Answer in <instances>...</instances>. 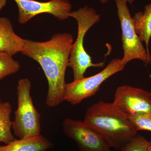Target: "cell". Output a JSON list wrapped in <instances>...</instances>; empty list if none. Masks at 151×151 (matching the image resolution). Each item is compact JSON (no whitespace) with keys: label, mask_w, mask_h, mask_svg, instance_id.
Masks as SVG:
<instances>
[{"label":"cell","mask_w":151,"mask_h":151,"mask_svg":"<svg viewBox=\"0 0 151 151\" xmlns=\"http://www.w3.org/2000/svg\"><path fill=\"white\" fill-rule=\"evenodd\" d=\"M73 44L69 33L56 34L45 42L25 40L22 53L40 65L48 81L45 103L48 107L55 108L64 101L65 71Z\"/></svg>","instance_id":"1"},{"label":"cell","mask_w":151,"mask_h":151,"mask_svg":"<svg viewBox=\"0 0 151 151\" xmlns=\"http://www.w3.org/2000/svg\"><path fill=\"white\" fill-rule=\"evenodd\" d=\"M84 122L100 135L110 147L121 150L137 134L128 116L113 103L100 100L86 110Z\"/></svg>","instance_id":"2"},{"label":"cell","mask_w":151,"mask_h":151,"mask_svg":"<svg viewBox=\"0 0 151 151\" xmlns=\"http://www.w3.org/2000/svg\"><path fill=\"white\" fill-rule=\"evenodd\" d=\"M68 15L75 19L78 24L77 37L72 45L68 65V67L73 70V81H76L84 77L89 68L105 66V62L92 63L91 57L86 52L84 46L86 33L92 26L100 21V15L94 9L85 6L77 11L70 12Z\"/></svg>","instance_id":"3"},{"label":"cell","mask_w":151,"mask_h":151,"mask_svg":"<svg viewBox=\"0 0 151 151\" xmlns=\"http://www.w3.org/2000/svg\"><path fill=\"white\" fill-rule=\"evenodd\" d=\"M31 89L29 79L23 78L19 80L17 88L18 106L14 112L12 128L19 139L41 135L40 115L33 103Z\"/></svg>","instance_id":"4"},{"label":"cell","mask_w":151,"mask_h":151,"mask_svg":"<svg viewBox=\"0 0 151 151\" xmlns=\"http://www.w3.org/2000/svg\"><path fill=\"white\" fill-rule=\"evenodd\" d=\"M117 14L122 30V41L124 56L122 65H126L134 59L142 60L146 64L151 63V55L144 47L135 29L134 22L127 6L129 0H115Z\"/></svg>","instance_id":"5"},{"label":"cell","mask_w":151,"mask_h":151,"mask_svg":"<svg viewBox=\"0 0 151 151\" xmlns=\"http://www.w3.org/2000/svg\"><path fill=\"white\" fill-rule=\"evenodd\" d=\"M125 67L122 64L121 59L114 58L99 73L66 84L64 101L72 105H77L84 99L94 96L99 91L104 81L124 70Z\"/></svg>","instance_id":"6"},{"label":"cell","mask_w":151,"mask_h":151,"mask_svg":"<svg viewBox=\"0 0 151 151\" xmlns=\"http://www.w3.org/2000/svg\"><path fill=\"white\" fill-rule=\"evenodd\" d=\"M19 9L18 21L24 24L36 16L49 14L59 19L64 20L69 17L72 5L68 0H50L41 2L35 0H14Z\"/></svg>","instance_id":"7"},{"label":"cell","mask_w":151,"mask_h":151,"mask_svg":"<svg viewBox=\"0 0 151 151\" xmlns=\"http://www.w3.org/2000/svg\"><path fill=\"white\" fill-rule=\"evenodd\" d=\"M62 126L65 134L75 142L80 151H105L111 148L84 121L65 118Z\"/></svg>","instance_id":"8"},{"label":"cell","mask_w":151,"mask_h":151,"mask_svg":"<svg viewBox=\"0 0 151 151\" xmlns=\"http://www.w3.org/2000/svg\"><path fill=\"white\" fill-rule=\"evenodd\" d=\"M113 104L127 116L151 113V92L128 85L119 86Z\"/></svg>","instance_id":"9"},{"label":"cell","mask_w":151,"mask_h":151,"mask_svg":"<svg viewBox=\"0 0 151 151\" xmlns=\"http://www.w3.org/2000/svg\"><path fill=\"white\" fill-rule=\"evenodd\" d=\"M24 43L25 39L14 31L10 21L6 17L0 18V52L13 56L21 52Z\"/></svg>","instance_id":"10"},{"label":"cell","mask_w":151,"mask_h":151,"mask_svg":"<svg viewBox=\"0 0 151 151\" xmlns=\"http://www.w3.org/2000/svg\"><path fill=\"white\" fill-rule=\"evenodd\" d=\"M52 144L42 135L19 139L6 145L0 146V151H46L52 147Z\"/></svg>","instance_id":"11"},{"label":"cell","mask_w":151,"mask_h":151,"mask_svg":"<svg viewBox=\"0 0 151 151\" xmlns=\"http://www.w3.org/2000/svg\"><path fill=\"white\" fill-rule=\"evenodd\" d=\"M135 29L142 42H145L146 50L149 51V43L151 37V3L147 5L144 12L136 13L133 17Z\"/></svg>","instance_id":"12"},{"label":"cell","mask_w":151,"mask_h":151,"mask_svg":"<svg viewBox=\"0 0 151 151\" xmlns=\"http://www.w3.org/2000/svg\"><path fill=\"white\" fill-rule=\"evenodd\" d=\"M12 106L9 102L0 103V143L8 144L15 140L12 134Z\"/></svg>","instance_id":"13"},{"label":"cell","mask_w":151,"mask_h":151,"mask_svg":"<svg viewBox=\"0 0 151 151\" xmlns=\"http://www.w3.org/2000/svg\"><path fill=\"white\" fill-rule=\"evenodd\" d=\"M12 56L5 52H0V80L16 73L19 70V63Z\"/></svg>","instance_id":"14"},{"label":"cell","mask_w":151,"mask_h":151,"mask_svg":"<svg viewBox=\"0 0 151 151\" xmlns=\"http://www.w3.org/2000/svg\"><path fill=\"white\" fill-rule=\"evenodd\" d=\"M137 131L144 130L151 132V113H141L128 116Z\"/></svg>","instance_id":"15"},{"label":"cell","mask_w":151,"mask_h":151,"mask_svg":"<svg viewBox=\"0 0 151 151\" xmlns=\"http://www.w3.org/2000/svg\"><path fill=\"white\" fill-rule=\"evenodd\" d=\"M149 141L145 137L137 134L121 149V151H147Z\"/></svg>","instance_id":"16"},{"label":"cell","mask_w":151,"mask_h":151,"mask_svg":"<svg viewBox=\"0 0 151 151\" xmlns=\"http://www.w3.org/2000/svg\"><path fill=\"white\" fill-rule=\"evenodd\" d=\"M7 0H0V11L6 5Z\"/></svg>","instance_id":"17"},{"label":"cell","mask_w":151,"mask_h":151,"mask_svg":"<svg viewBox=\"0 0 151 151\" xmlns=\"http://www.w3.org/2000/svg\"><path fill=\"white\" fill-rule=\"evenodd\" d=\"M135 0H129V3L130 4H132V3L134 2ZM109 0H100V2L103 4H106V3L108 2Z\"/></svg>","instance_id":"18"},{"label":"cell","mask_w":151,"mask_h":151,"mask_svg":"<svg viewBox=\"0 0 151 151\" xmlns=\"http://www.w3.org/2000/svg\"><path fill=\"white\" fill-rule=\"evenodd\" d=\"M147 151H151V141H149L148 147Z\"/></svg>","instance_id":"19"},{"label":"cell","mask_w":151,"mask_h":151,"mask_svg":"<svg viewBox=\"0 0 151 151\" xmlns=\"http://www.w3.org/2000/svg\"><path fill=\"white\" fill-rule=\"evenodd\" d=\"M105 151H111V150H110V149H109V150H106Z\"/></svg>","instance_id":"20"},{"label":"cell","mask_w":151,"mask_h":151,"mask_svg":"<svg viewBox=\"0 0 151 151\" xmlns=\"http://www.w3.org/2000/svg\"><path fill=\"white\" fill-rule=\"evenodd\" d=\"M2 103L1 100V97H0V103Z\"/></svg>","instance_id":"21"}]
</instances>
